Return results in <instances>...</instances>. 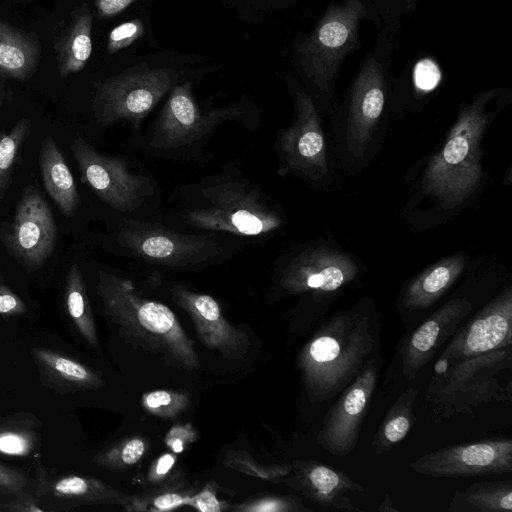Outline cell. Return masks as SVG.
<instances>
[{
  "label": "cell",
  "mask_w": 512,
  "mask_h": 512,
  "mask_svg": "<svg viewBox=\"0 0 512 512\" xmlns=\"http://www.w3.org/2000/svg\"><path fill=\"white\" fill-rule=\"evenodd\" d=\"M146 451V442L141 437L123 439L102 450L94 457V462L108 469H122L136 464Z\"/></svg>",
  "instance_id": "obj_32"
},
{
  "label": "cell",
  "mask_w": 512,
  "mask_h": 512,
  "mask_svg": "<svg viewBox=\"0 0 512 512\" xmlns=\"http://www.w3.org/2000/svg\"><path fill=\"white\" fill-rule=\"evenodd\" d=\"M512 346V290L506 289L451 337L433 372L469 357Z\"/></svg>",
  "instance_id": "obj_15"
},
{
  "label": "cell",
  "mask_w": 512,
  "mask_h": 512,
  "mask_svg": "<svg viewBox=\"0 0 512 512\" xmlns=\"http://www.w3.org/2000/svg\"><path fill=\"white\" fill-rule=\"evenodd\" d=\"M37 494L84 504L115 503L126 508L131 496L92 477L62 475L50 477L36 458Z\"/></svg>",
  "instance_id": "obj_22"
},
{
  "label": "cell",
  "mask_w": 512,
  "mask_h": 512,
  "mask_svg": "<svg viewBox=\"0 0 512 512\" xmlns=\"http://www.w3.org/2000/svg\"><path fill=\"white\" fill-rule=\"evenodd\" d=\"M40 55L31 35L0 21V75L24 81L35 71Z\"/></svg>",
  "instance_id": "obj_26"
},
{
  "label": "cell",
  "mask_w": 512,
  "mask_h": 512,
  "mask_svg": "<svg viewBox=\"0 0 512 512\" xmlns=\"http://www.w3.org/2000/svg\"><path fill=\"white\" fill-rule=\"evenodd\" d=\"M464 267V255L454 254L428 268L408 285L402 301L404 307L408 310L430 307L456 281Z\"/></svg>",
  "instance_id": "obj_25"
},
{
  "label": "cell",
  "mask_w": 512,
  "mask_h": 512,
  "mask_svg": "<svg viewBox=\"0 0 512 512\" xmlns=\"http://www.w3.org/2000/svg\"><path fill=\"white\" fill-rule=\"evenodd\" d=\"M241 108L238 103H232L203 110L192 95L190 82L176 85L148 132L147 147L163 154L195 148L207 140L220 124L241 119Z\"/></svg>",
  "instance_id": "obj_8"
},
{
  "label": "cell",
  "mask_w": 512,
  "mask_h": 512,
  "mask_svg": "<svg viewBox=\"0 0 512 512\" xmlns=\"http://www.w3.org/2000/svg\"><path fill=\"white\" fill-rule=\"evenodd\" d=\"M506 92L503 88L484 90L463 103L456 122L431 158L423 188L448 207L462 202L478 186L483 175L480 143L494 114L489 108Z\"/></svg>",
  "instance_id": "obj_4"
},
{
  "label": "cell",
  "mask_w": 512,
  "mask_h": 512,
  "mask_svg": "<svg viewBox=\"0 0 512 512\" xmlns=\"http://www.w3.org/2000/svg\"><path fill=\"white\" fill-rule=\"evenodd\" d=\"M188 496L174 491H166L155 495L145 511H171L177 507L187 505Z\"/></svg>",
  "instance_id": "obj_39"
},
{
  "label": "cell",
  "mask_w": 512,
  "mask_h": 512,
  "mask_svg": "<svg viewBox=\"0 0 512 512\" xmlns=\"http://www.w3.org/2000/svg\"><path fill=\"white\" fill-rule=\"evenodd\" d=\"M187 505L202 512H219L222 510L221 503L209 488L202 490L194 496H188Z\"/></svg>",
  "instance_id": "obj_42"
},
{
  "label": "cell",
  "mask_w": 512,
  "mask_h": 512,
  "mask_svg": "<svg viewBox=\"0 0 512 512\" xmlns=\"http://www.w3.org/2000/svg\"><path fill=\"white\" fill-rule=\"evenodd\" d=\"M7 239L10 250L29 267H38L50 257L57 227L50 207L33 187L18 202Z\"/></svg>",
  "instance_id": "obj_17"
},
{
  "label": "cell",
  "mask_w": 512,
  "mask_h": 512,
  "mask_svg": "<svg viewBox=\"0 0 512 512\" xmlns=\"http://www.w3.org/2000/svg\"><path fill=\"white\" fill-rule=\"evenodd\" d=\"M40 420L30 413L0 417V455L28 457L39 447Z\"/></svg>",
  "instance_id": "obj_29"
},
{
  "label": "cell",
  "mask_w": 512,
  "mask_h": 512,
  "mask_svg": "<svg viewBox=\"0 0 512 512\" xmlns=\"http://www.w3.org/2000/svg\"><path fill=\"white\" fill-rule=\"evenodd\" d=\"M512 482L493 480L472 483L455 493L448 512H511Z\"/></svg>",
  "instance_id": "obj_27"
},
{
  "label": "cell",
  "mask_w": 512,
  "mask_h": 512,
  "mask_svg": "<svg viewBox=\"0 0 512 512\" xmlns=\"http://www.w3.org/2000/svg\"><path fill=\"white\" fill-rule=\"evenodd\" d=\"M367 20L378 29H389L399 33L406 18L411 16L418 5V0H361Z\"/></svg>",
  "instance_id": "obj_31"
},
{
  "label": "cell",
  "mask_w": 512,
  "mask_h": 512,
  "mask_svg": "<svg viewBox=\"0 0 512 512\" xmlns=\"http://www.w3.org/2000/svg\"><path fill=\"white\" fill-rule=\"evenodd\" d=\"M115 242L128 256L171 269L206 266L225 252L222 243L209 235L182 234L149 222H128Z\"/></svg>",
  "instance_id": "obj_9"
},
{
  "label": "cell",
  "mask_w": 512,
  "mask_h": 512,
  "mask_svg": "<svg viewBox=\"0 0 512 512\" xmlns=\"http://www.w3.org/2000/svg\"><path fill=\"white\" fill-rule=\"evenodd\" d=\"M39 165L44 187L53 202L65 215H72L79 204L74 177L51 136L43 139Z\"/></svg>",
  "instance_id": "obj_23"
},
{
  "label": "cell",
  "mask_w": 512,
  "mask_h": 512,
  "mask_svg": "<svg viewBox=\"0 0 512 512\" xmlns=\"http://www.w3.org/2000/svg\"><path fill=\"white\" fill-rule=\"evenodd\" d=\"M466 298H455L443 304L403 342L401 368L413 380L428 364L438 349L453 336L461 321L471 312Z\"/></svg>",
  "instance_id": "obj_19"
},
{
  "label": "cell",
  "mask_w": 512,
  "mask_h": 512,
  "mask_svg": "<svg viewBox=\"0 0 512 512\" xmlns=\"http://www.w3.org/2000/svg\"><path fill=\"white\" fill-rule=\"evenodd\" d=\"M136 0H95V6L100 17H111L125 10Z\"/></svg>",
  "instance_id": "obj_45"
},
{
  "label": "cell",
  "mask_w": 512,
  "mask_h": 512,
  "mask_svg": "<svg viewBox=\"0 0 512 512\" xmlns=\"http://www.w3.org/2000/svg\"><path fill=\"white\" fill-rule=\"evenodd\" d=\"M143 34V25L139 20L124 22L115 27L108 36L107 50L115 53L138 39Z\"/></svg>",
  "instance_id": "obj_36"
},
{
  "label": "cell",
  "mask_w": 512,
  "mask_h": 512,
  "mask_svg": "<svg viewBox=\"0 0 512 512\" xmlns=\"http://www.w3.org/2000/svg\"><path fill=\"white\" fill-rule=\"evenodd\" d=\"M245 512H305L306 508L300 498L291 496H269L242 504L236 508Z\"/></svg>",
  "instance_id": "obj_35"
},
{
  "label": "cell",
  "mask_w": 512,
  "mask_h": 512,
  "mask_svg": "<svg viewBox=\"0 0 512 512\" xmlns=\"http://www.w3.org/2000/svg\"><path fill=\"white\" fill-rule=\"evenodd\" d=\"M364 20L361 0H331L312 30L297 39L295 65L315 103L332 99L341 67L361 46Z\"/></svg>",
  "instance_id": "obj_5"
},
{
  "label": "cell",
  "mask_w": 512,
  "mask_h": 512,
  "mask_svg": "<svg viewBox=\"0 0 512 512\" xmlns=\"http://www.w3.org/2000/svg\"><path fill=\"white\" fill-rule=\"evenodd\" d=\"M396 35L379 29L373 49L360 62L348 88V140L358 155L364 152L384 112Z\"/></svg>",
  "instance_id": "obj_7"
},
{
  "label": "cell",
  "mask_w": 512,
  "mask_h": 512,
  "mask_svg": "<svg viewBox=\"0 0 512 512\" xmlns=\"http://www.w3.org/2000/svg\"><path fill=\"white\" fill-rule=\"evenodd\" d=\"M291 472L292 476L284 482L314 503L325 508L365 512L346 495L365 490L347 473L312 460L293 461Z\"/></svg>",
  "instance_id": "obj_20"
},
{
  "label": "cell",
  "mask_w": 512,
  "mask_h": 512,
  "mask_svg": "<svg viewBox=\"0 0 512 512\" xmlns=\"http://www.w3.org/2000/svg\"><path fill=\"white\" fill-rule=\"evenodd\" d=\"M26 310L25 303L0 279V314L3 316H17L24 314Z\"/></svg>",
  "instance_id": "obj_40"
},
{
  "label": "cell",
  "mask_w": 512,
  "mask_h": 512,
  "mask_svg": "<svg viewBox=\"0 0 512 512\" xmlns=\"http://www.w3.org/2000/svg\"><path fill=\"white\" fill-rule=\"evenodd\" d=\"M176 461V456L172 453L162 454L151 467L148 479L151 482H158L165 478V476L172 469Z\"/></svg>",
  "instance_id": "obj_44"
},
{
  "label": "cell",
  "mask_w": 512,
  "mask_h": 512,
  "mask_svg": "<svg viewBox=\"0 0 512 512\" xmlns=\"http://www.w3.org/2000/svg\"><path fill=\"white\" fill-rule=\"evenodd\" d=\"M181 191V220L193 229L258 237L283 224L264 192L244 174L228 167Z\"/></svg>",
  "instance_id": "obj_2"
},
{
  "label": "cell",
  "mask_w": 512,
  "mask_h": 512,
  "mask_svg": "<svg viewBox=\"0 0 512 512\" xmlns=\"http://www.w3.org/2000/svg\"><path fill=\"white\" fill-rule=\"evenodd\" d=\"M412 79L417 89L428 92L439 84L441 72L432 59L422 58L412 67Z\"/></svg>",
  "instance_id": "obj_37"
},
{
  "label": "cell",
  "mask_w": 512,
  "mask_h": 512,
  "mask_svg": "<svg viewBox=\"0 0 512 512\" xmlns=\"http://www.w3.org/2000/svg\"><path fill=\"white\" fill-rule=\"evenodd\" d=\"M26 484L25 474L0 463V492L15 495L24 490Z\"/></svg>",
  "instance_id": "obj_38"
},
{
  "label": "cell",
  "mask_w": 512,
  "mask_h": 512,
  "mask_svg": "<svg viewBox=\"0 0 512 512\" xmlns=\"http://www.w3.org/2000/svg\"><path fill=\"white\" fill-rule=\"evenodd\" d=\"M290 82L295 116L291 125L279 132L277 151L283 166L280 172L321 180L328 174V163L317 106L306 88L294 79Z\"/></svg>",
  "instance_id": "obj_12"
},
{
  "label": "cell",
  "mask_w": 512,
  "mask_h": 512,
  "mask_svg": "<svg viewBox=\"0 0 512 512\" xmlns=\"http://www.w3.org/2000/svg\"><path fill=\"white\" fill-rule=\"evenodd\" d=\"M3 509L10 512H44L46 508L42 507L39 501L29 493L23 490L15 494V497L3 505Z\"/></svg>",
  "instance_id": "obj_41"
},
{
  "label": "cell",
  "mask_w": 512,
  "mask_h": 512,
  "mask_svg": "<svg viewBox=\"0 0 512 512\" xmlns=\"http://www.w3.org/2000/svg\"><path fill=\"white\" fill-rule=\"evenodd\" d=\"M380 323L369 304L336 311L301 348L297 367L312 403L339 395L378 354Z\"/></svg>",
  "instance_id": "obj_1"
},
{
  "label": "cell",
  "mask_w": 512,
  "mask_h": 512,
  "mask_svg": "<svg viewBox=\"0 0 512 512\" xmlns=\"http://www.w3.org/2000/svg\"><path fill=\"white\" fill-rule=\"evenodd\" d=\"M382 362L379 354L371 358L326 414L317 436L324 451L342 457L355 449Z\"/></svg>",
  "instance_id": "obj_13"
},
{
  "label": "cell",
  "mask_w": 512,
  "mask_h": 512,
  "mask_svg": "<svg viewBox=\"0 0 512 512\" xmlns=\"http://www.w3.org/2000/svg\"><path fill=\"white\" fill-rule=\"evenodd\" d=\"M419 389L410 387L402 392L384 416L372 439L376 456L391 451L409 433L414 420L413 407Z\"/></svg>",
  "instance_id": "obj_28"
},
{
  "label": "cell",
  "mask_w": 512,
  "mask_h": 512,
  "mask_svg": "<svg viewBox=\"0 0 512 512\" xmlns=\"http://www.w3.org/2000/svg\"><path fill=\"white\" fill-rule=\"evenodd\" d=\"M377 510L379 512H398L399 511L397 508H395L392 505V502L390 500L388 493H386L385 498L383 499V501L381 502V504L379 505Z\"/></svg>",
  "instance_id": "obj_46"
},
{
  "label": "cell",
  "mask_w": 512,
  "mask_h": 512,
  "mask_svg": "<svg viewBox=\"0 0 512 512\" xmlns=\"http://www.w3.org/2000/svg\"><path fill=\"white\" fill-rule=\"evenodd\" d=\"M190 404V398L186 393L172 390H154L142 397L144 408L163 418H174L181 414Z\"/></svg>",
  "instance_id": "obj_34"
},
{
  "label": "cell",
  "mask_w": 512,
  "mask_h": 512,
  "mask_svg": "<svg viewBox=\"0 0 512 512\" xmlns=\"http://www.w3.org/2000/svg\"><path fill=\"white\" fill-rule=\"evenodd\" d=\"M0 104H1V99H0Z\"/></svg>",
  "instance_id": "obj_47"
},
{
  "label": "cell",
  "mask_w": 512,
  "mask_h": 512,
  "mask_svg": "<svg viewBox=\"0 0 512 512\" xmlns=\"http://www.w3.org/2000/svg\"><path fill=\"white\" fill-rule=\"evenodd\" d=\"M30 129V120L21 119L14 124L9 132L0 133V188L6 182L18 151L27 138Z\"/></svg>",
  "instance_id": "obj_33"
},
{
  "label": "cell",
  "mask_w": 512,
  "mask_h": 512,
  "mask_svg": "<svg viewBox=\"0 0 512 512\" xmlns=\"http://www.w3.org/2000/svg\"><path fill=\"white\" fill-rule=\"evenodd\" d=\"M177 73L168 68L131 69L102 82L96 89L94 113L103 125L128 121L138 125L177 83Z\"/></svg>",
  "instance_id": "obj_10"
},
{
  "label": "cell",
  "mask_w": 512,
  "mask_h": 512,
  "mask_svg": "<svg viewBox=\"0 0 512 512\" xmlns=\"http://www.w3.org/2000/svg\"><path fill=\"white\" fill-rule=\"evenodd\" d=\"M92 16L80 9L54 40L58 72L61 77L80 72L92 53Z\"/></svg>",
  "instance_id": "obj_24"
},
{
  "label": "cell",
  "mask_w": 512,
  "mask_h": 512,
  "mask_svg": "<svg viewBox=\"0 0 512 512\" xmlns=\"http://www.w3.org/2000/svg\"><path fill=\"white\" fill-rule=\"evenodd\" d=\"M71 151L83 181L113 209L135 211L152 193L149 179L135 173L124 159L99 153L81 137L73 141Z\"/></svg>",
  "instance_id": "obj_11"
},
{
  "label": "cell",
  "mask_w": 512,
  "mask_h": 512,
  "mask_svg": "<svg viewBox=\"0 0 512 512\" xmlns=\"http://www.w3.org/2000/svg\"><path fill=\"white\" fill-rule=\"evenodd\" d=\"M96 292L107 318L126 342L170 366L199 368L193 342L168 306L144 298L130 280L107 271L99 272Z\"/></svg>",
  "instance_id": "obj_3"
},
{
  "label": "cell",
  "mask_w": 512,
  "mask_h": 512,
  "mask_svg": "<svg viewBox=\"0 0 512 512\" xmlns=\"http://www.w3.org/2000/svg\"><path fill=\"white\" fill-rule=\"evenodd\" d=\"M409 468L435 478L508 474L512 472V440L500 437L441 448L420 456Z\"/></svg>",
  "instance_id": "obj_14"
},
{
  "label": "cell",
  "mask_w": 512,
  "mask_h": 512,
  "mask_svg": "<svg viewBox=\"0 0 512 512\" xmlns=\"http://www.w3.org/2000/svg\"><path fill=\"white\" fill-rule=\"evenodd\" d=\"M512 346L458 361L434 374L426 394L434 422L512 400Z\"/></svg>",
  "instance_id": "obj_6"
},
{
  "label": "cell",
  "mask_w": 512,
  "mask_h": 512,
  "mask_svg": "<svg viewBox=\"0 0 512 512\" xmlns=\"http://www.w3.org/2000/svg\"><path fill=\"white\" fill-rule=\"evenodd\" d=\"M356 275L357 267L347 255L324 247L310 248L284 264L278 284L289 295H324L338 291Z\"/></svg>",
  "instance_id": "obj_16"
},
{
  "label": "cell",
  "mask_w": 512,
  "mask_h": 512,
  "mask_svg": "<svg viewBox=\"0 0 512 512\" xmlns=\"http://www.w3.org/2000/svg\"><path fill=\"white\" fill-rule=\"evenodd\" d=\"M65 306L69 318L82 338L92 347L99 345L85 282L78 265H72L66 276Z\"/></svg>",
  "instance_id": "obj_30"
},
{
  "label": "cell",
  "mask_w": 512,
  "mask_h": 512,
  "mask_svg": "<svg viewBox=\"0 0 512 512\" xmlns=\"http://www.w3.org/2000/svg\"><path fill=\"white\" fill-rule=\"evenodd\" d=\"M173 301L191 318L201 342L228 359H240L249 347L246 332L229 323L219 303L210 295L175 284L170 288Z\"/></svg>",
  "instance_id": "obj_18"
},
{
  "label": "cell",
  "mask_w": 512,
  "mask_h": 512,
  "mask_svg": "<svg viewBox=\"0 0 512 512\" xmlns=\"http://www.w3.org/2000/svg\"><path fill=\"white\" fill-rule=\"evenodd\" d=\"M195 439L194 431L189 429V426H179L170 430L166 437V442L171 449L176 452H182L189 441Z\"/></svg>",
  "instance_id": "obj_43"
},
{
  "label": "cell",
  "mask_w": 512,
  "mask_h": 512,
  "mask_svg": "<svg viewBox=\"0 0 512 512\" xmlns=\"http://www.w3.org/2000/svg\"><path fill=\"white\" fill-rule=\"evenodd\" d=\"M31 355L37 366L40 381L57 393L94 390L105 383L94 369L63 352L33 348Z\"/></svg>",
  "instance_id": "obj_21"
}]
</instances>
